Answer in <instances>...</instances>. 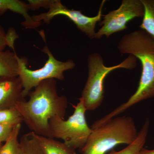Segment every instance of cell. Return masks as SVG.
Segmentation results:
<instances>
[{
  "mask_svg": "<svg viewBox=\"0 0 154 154\" xmlns=\"http://www.w3.org/2000/svg\"><path fill=\"white\" fill-rule=\"evenodd\" d=\"M28 96V101H20L15 108L32 132L51 137L49 120L55 116L64 119L68 106L66 97L58 95L56 81L53 79L42 81Z\"/></svg>",
  "mask_w": 154,
  "mask_h": 154,
  "instance_id": "6da1fadb",
  "label": "cell"
},
{
  "mask_svg": "<svg viewBox=\"0 0 154 154\" xmlns=\"http://www.w3.org/2000/svg\"><path fill=\"white\" fill-rule=\"evenodd\" d=\"M118 49L122 54H130L139 60L142 66L137 90L127 102L106 115L109 119L141 102L154 97V39L142 29L123 36Z\"/></svg>",
  "mask_w": 154,
  "mask_h": 154,
  "instance_id": "7a4b0ae2",
  "label": "cell"
},
{
  "mask_svg": "<svg viewBox=\"0 0 154 154\" xmlns=\"http://www.w3.org/2000/svg\"><path fill=\"white\" fill-rule=\"evenodd\" d=\"M91 129L88 141L80 150L82 154H105L118 145L132 143L138 134L133 119L126 116L111 119Z\"/></svg>",
  "mask_w": 154,
  "mask_h": 154,
  "instance_id": "3957f363",
  "label": "cell"
},
{
  "mask_svg": "<svg viewBox=\"0 0 154 154\" xmlns=\"http://www.w3.org/2000/svg\"><path fill=\"white\" fill-rule=\"evenodd\" d=\"M137 58L130 54L121 63L112 66H105L99 53L91 54L88 57V78L81 98L87 110H94L102 105L104 99V83L107 75L118 69H132L137 66Z\"/></svg>",
  "mask_w": 154,
  "mask_h": 154,
  "instance_id": "277c9868",
  "label": "cell"
},
{
  "mask_svg": "<svg viewBox=\"0 0 154 154\" xmlns=\"http://www.w3.org/2000/svg\"><path fill=\"white\" fill-rule=\"evenodd\" d=\"M73 113L67 120L55 116L49 122L51 137L60 139L69 147L81 149L86 144L92 132L87 123L86 110L82 98L79 99Z\"/></svg>",
  "mask_w": 154,
  "mask_h": 154,
  "instance_id": "5b68a950",
  "label": "cell"
},
{
  "mask_svg": "<svg viewBox=\"0 0 154 154\" xmlns=\"http://www.w3.org/2000/svg\"><path fill=\"white\" fill-rule=\"evenodd\" d=\"M48 56L44 66L36 70L30 69L27 67L28 60L25 57L17 55L19 63L18 77L23 86V96L25 98L33 88H35L42 81L48 79H55L63 81L64 79L65 71L74 68L75 64L72 60L65 62L57 60L54 57L47 45L42 50Z\"/></svg>",
  "mask_w": 154,
  "mask_h": 154,
  "instance_id": "8992f818",
  "label": "cell"
},
{
  "mask_svg": "<svg viewBox=\"0 0 154 154\" xmlns=\"http://www.w3.org/2000/svg\"><path fill=\"white\" fill-rule=\"evenodd\" d=\"M144 13L141 0H122L118 9L104 15L103 20L99 23L101 28L96 32L95 38L100 39L103 36L108 38L113 33L125 30L128 22L143 17Z\"/></svg>",
  "mask_w": 154,
  "mask_h": 154,
  "instance_id": "52a82bcc",
  "label": "cell"
},
{
  "mask_svg": "<svg viewBox=\"0 0 154 154\" xmlns=\"http://www.w3.org/2000/svg\"><path fill=\"white\" fill-rule=\"evenodd\" d=\"M105 1H102L99 12L96 16L89 17L82 14L81 11L68 8L59 0H51L48 11L46 13L37 15H33L32 18L35 22L43 21L49 23L56 16L59 15L65 16L75 25L77 28L91 39L95 38L96 32L95 28L97 22L101 21L102 17V10Z\"/></svg>",
  "mask_w": 154,
  "mask_h": 154,
  "instance_id": "ba28073f",
  "label": "cell"
},
{
  "mask_svg": "<svg viewBox=\"0 0 154 154\" xmlns=\"http://www.w3.org/2000/svg\"><path fill=\"white\" fill-rule=\"evenodd\" d=\"M23 86L19 77H0V110L14 108L25 99Z\"/></svg>",
  "mask_w": 154,
  "mask_h": 154,
  "instance_id": "9c48e42d",
  "label": "cell"
},
{
  "mask_svg": "<svg viewBox=\"0 0 154 154\" xmlns=\"http://www.w3.org/2000/svg\"><path fill=\"white\" fill-rule=\"evenodd\" d=\"M30 10L28 4L19 0H0V16L8 11L21 14L24 18L22 25L26 29H36L41 22H35L28 13Z\"/></svg>",
  "mask_w": 154,
  "mask_h": 154,
  "instance_id": "30bf717a",
  "label": "cell"
},
{
  "mask_svg": "<svg viewBox=\"0 0 154 154\" xmlns=\"http://www.w3.org/2000/svg\"><path fill=\"white\" fill-rule=\"evenodd\" d=\"M16 51L7 50L0 52V77H17L19 66Z\"/></svg>",
  "mask_w": 154,
  "mask_h": 154,
  "instance_id": "8fae6325",
  "label": "cell"
},
{
  "mask_svg": "<svg viewBox=\"0 0 154 154\" xmlns=\"http://www.w3.org/2000/svg\"><path fill=\"white\" fill-rule=\"evenodd\" d=\"M35 136L45 154H76L75 150L64 142L35 134Z\"/></svg>",
  "mask_w": 154,
  "mask_h": 154,
  "instance_id": "7c38bea8",
  "label": "cell"
},
{
  "mask_svg": "<svg viewBox=\"0 0 154 154\" xmlns=\"http://www.w3.org/2000/svg\"><path fill=\"white\" fill-rule=\"evenodd\" d=\"M149 125V121L148 119H147L141 129L138 132L137 137L132 143L121 150L112 151L108 154H138L145 143L148 134Z\"/></svg>",
  "mask_w": 154,
  "mask_h": 154,
  "instance_id": "4fadbf2b",
  "label": "cell"
},
{
  "mask_svg": "<svg viewBox=\"0 0 154 154\" xmlns=\"http://www.w3.org/2000/svg\"><path fill=\"white\" fill-rule=\"evenodd\" d=\"M19 142V154H45L35 137V134L32 131L23 135Z\"/></svg>",
  "mask_w": 154,
  "mask_h": 154,
  "instance_id": "5bb4252c",
  "label": "cell"
},
{
  "mask_svg": "<svg viewBox=\"0 0 154 154\" xmlns=\"http://www.w3.org/2000/svg\"><path fill=\"white\" fill-rule=\"evenodd\" d=\"M144 9L141 29L147 32L154 39V0H141Z\"/></svg>",
  "mask_w": 154,
  "mask_h": 154,
  "instance_id": "9a60e30c",
  "label": "cell"
},
{
  "mask_svg": "<svg viewBox=\"0 0 154 154\" xmlns=\"http://www.w3.org/2000/svg\"><path fill=\"white\" fill-rule=\"evenodd\" d=\"M21 129V124L14 126L11 136L0 148V154H19L20 142L19 135Z\"/></svg>",
  "mask_w": 154,
  "mask_h": 154,
  "instance_id": "2e32d148",
  "label": "cell"
},
{
  "mask_svg": "<svg viewBox=\"0 0 154 154\" xmlns=\"http://www.w3.org/2000/svg\"><path fill=\"white\" fill-rule=\"evenodd\" d=\"M22 122L21 114L15 107L0 110V124L14 127Z\"/></svg>",
  "mask_w": 154,
  "mask_h": 154,
  "instance_id": "e0dca14e",
  "label": "cell"
},
{
  "mask_svg": "<svg viewBox=\"0 0 154 154\" xmlns=\"http://www.w3.org/2000/svg\"><path fill=\"white\" fill-rule=\"evenodd\" d=\"M14 127L0 124V143H5L11 136Z\"/></svg>",
  "mask_w": 154,
  "mask_h": 154,
  "instance_id": "ac0fdd59",
  "label": "cell"
},
{
  "mask_svg": "<svg viewBox=\"0 0 154 154\" xmlns=\"http://www.w3.org/2000/svg\"><path fill=\"white\" fill-rule=\"evenodd\" d=\"M51 0H29L28 6L30 10H36L40 8H49Z\"/></svg>",
  "mask_w": 154,
  "mask_h": 154,
  "instance_id": "d6986e66",
  "label": "cell"
},
{
  "mask_svg": "<svg viewBox=\"0 0 154 154\" xmlns=\"http://www.w3.org/2000/svg\"><path fill=\"white\" fill-rule=\"evenodd\" d=\"M19 38V35L14 28H10L7 32V41L8 46L15 51L14 43L15 40Z\"/></svg>",
  "mask_w": 154,
  "mask_h": 154,
  "instance_id": "ffe728a7",
  "label": "cell"
},
{
  "mask_svg": "<svg viewBox=\"0 0 154 154\" xmlns=\"http://www.w3.org/2000/svg\"><path fill=\"white\" fill-rule=\"evenodd\" d=\"M8 46L7 41V33L0 25V52L4 51L6 46Z\"/></svg>",
  "mask_w": 154,
  "mask_h": 154,
  "instance_id": "44dd1931",
  "label": "cell"
},
{
  "mask_svg": "<svg viewBox=\"0 0 154 154\" xmlns=\"http://www.w3.org/2000/svg\"><path fill=\"white\" fill-rule=\"evenodd\" d=\"M138 154H154V149L148 150L143 148Z\"/></svg>",
  "mask_w": 154,
  "mask_h": 154,
  "instance_id": "7402d4cb",
  "label": "cell"
},
{
  "mask_svg": "<svg viewBox=\"0 0 154 154\" xmlns=\"http://www.w3.org/2000/svg\"><path fill=\"white\" fill-rule=\"evenodd\" d=\"M3 143H0V148H1V146L2 145Z\"/></svg>",
  "mask_w": 154,
  "mask_h": 154,
  "instance_id": "603a6c76",
  "label": "cell"
}]
</instances>
